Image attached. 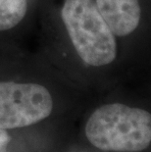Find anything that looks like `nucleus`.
<instances>
[{
  "label": "nucleus",
  "instance_id": "obj_5",
  "mask_svg": "<svg viewBox=\"0 0 151 152\" xmlns=\"http://www.w3.org/2000/svg\"><path fill=\"white\" fill-rule=\"evenodd\" d=\"M31 0H0V34L17 30L28 18Z\"/></svg>",
  "mask_w": 151,
  "mask_h": 152
},
{
  "label": "nucleus",
  "instance_id": "obj_6",
  "mask_svg": "<svg viewBox=\"0 0 151 152\" xmlns=\"http://www.w3.org/2000/svg\"><path fill=\"white\" fill-rule=\"evenodd\" d=\"M10 135L7 130L0 129V152H7V145L10 142Z\"/></svg>",
  "mask_w": 151,
  "mask_h": 152
},
{
  "label": "nucleus",
  "instance_id": "obj_3",
  "mask_svg": "<svg viewBox=\"0 0 151 152\" xmlns=\"http://www.w3.org/2000/svg\"><path fill=\"white\" fill-rule=\"evenodd\" d=\"M53 96L45 86L33 82L0 80V129L26 128L47 119Z\"/></svg>",
  "mask_w": 151,
  "mask_h": 152
},
{
  "label": "nucleus",
  "instance_id": "obj_2",
  "mask_svg": "<svg viewBox=\"0 0 151 152\" xmlns=\"http://www.w3.org/2000/svg\"><path fill=\"white\" fill-rule=\"evenodd\" d=\"M89 142L103 151L139 152L151 142V115L124 103H107L95 109L85 127Z\"/></svg>",
  "mask_w": 151,
  "mask_h": 152
},
{
  "label": "nucleus",
  "instance_id": "obj_1",
  "mask_svg": "<svg viewBox=\"0 0 151 152\" xmlns=\"http://www.w3.org/2000/svg\"><path fill=\"white\" fill-rule=\"evenodd\" d=\"M57 12L66 42L80 64L101 70L117 63L118 39L94 0H61Z\"/></svg>",
  "mask_w": 151,
  "mask_h": 152
},
{
  "label": "nucleus",
  "instance_id": "obj_4",
  "mask_svg": "<svg viewBox=\"0 0 151 152\" xmlns=\"http://www.w3.org/2000/svg\"><path fill=\"white\" fill-rule=\"evenodd\" d=\"M99 13L117 39L128 38L142 21L141 0H94Z\"/></svg>",
  "mask_w": 151,
  "mask_h": 152
}]
</instances>
